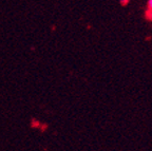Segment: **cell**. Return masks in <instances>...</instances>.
<instances>
[{
  "label": "cell",
  "instance_id": "7a4b0ae2",
  "mask_svg": "<svg viewBox=\"0 0 152 151\" xmlns=\"http://www.w3.org/2000/svg\"><path fill=\"white\" fill-rule=\"evenodd\" d=\"M119 1H121V3L123 5H126L127 3H128L129 1H130V0H119Z\"/></svg>",
  "mask_w": 152,
  "mask_h": 151
},
{
  "label": "cell",
  "instance_id": "6da1fadb",
  "mask_svg": "<svg viewBox=\"0 0 152 151\" xmlns=\"http://www.w3.org/2000/svg\"><path fill=\"white\" fill-rule=\"evenodd\" d=\"M147 9H148V14H151V18H152V0H148Z\"/></svg>",
  "mask_w": 152,
  "mask_h": 151
}]
</instances>
